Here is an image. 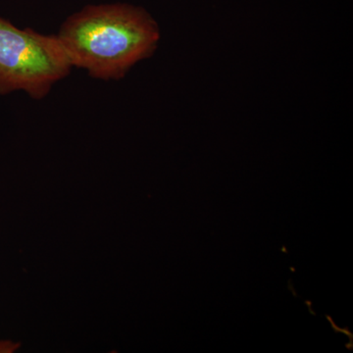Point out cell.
Masks as SVG:
<instances>
[{
  "mask_svg": "<svg viewBox=\"0 0 353 353\" xmlns=\"http://www.w3.org/2000/svg\"><path fill=\"white\" fill-rule=\"evenodd\" d=\"M71 67L57 36L21 30L0 17V94L24 90L43 99Z\"/></svg>",
  "mask_w": 353,
  "mask_h": 353,
  "instance_id": "7a4b0ae2",
  "label": "cell"
},
{
  "mask_svg": "<svg viewBox=\"0 0 353 353\" xmlns=\"http://www.w3.org/2000/svg\"><path fill=\"white\" fill-rule=\"evenodd\" d=\"M58 39L72 66L94 78L118 80L150 57L160 39L145 9L128 4L88 6L65 21Z\"/></svg>",
  "mask_w": 353,
  "mask_h": 353,
  "instance_id": "6da1fadb",
  "label": "cell"
}]
</instances>
